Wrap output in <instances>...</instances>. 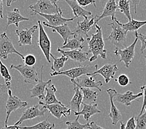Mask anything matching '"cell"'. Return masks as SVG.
<instances>
[{
    "label": "cell",
    "instance_id": "1",
    "mask_svg": "<svg viewBox=\"0 0 146 129\" xmlns=\"http://www.w3.org/2000/svg\"><path fill=\"white\" fill-rule=\"evenodd\" d=\"M96 33L92 34L91 38L88 37L86 40L88 44V52L91 53L92 56L89 58L90 62L95 61L98 57L104 59L106 58L107 50L105 48V42H104L102 27L98 24H95Z\"/></svg>",
    "mask_w": 146,
    "mask_h": 129
},
{
    "label": "cell",
    "instance_id": "2",
    "mask_svg": "<svg viewBox=\"0 0 146 129\" xmlns=\"http://www.w3.org/2000/svg\"><path fill=\"white\" fill-rule=\"evenodd\" d=\"M108 25L112 29V32L107 37L106 40H110L112 44L116 47L115 48L119 49H121V48H124L126 47L128 32L125 30L116 22L109 24Z\"/></svg>",
    "mask_w": 146,
    "mask_h": 129
},
{
    "label": "cell",
    "instance_id": "3",
    "mask_svg": "<svg viewBox=\"0 0 146 129\" xmlns=\"http://www.w3.org/2000/svg\"><path fill=\"white\" fill-rule=\"evenodd\" d=\"M29 9L33 11L31 16L36 15L37 13L44 15H54L61 9L58 6L54 5L49 0H38L34 5L30 6Z\"/></svg>",
    "mask_w": 146,
    "mask_h": 129
},
{
    "label": "cell",
    "instance_id": "4",
    "mask_svg": "<svg viewBox=\"0 0 146 129\" xmlns=\"http://www.w3.org/2000/svg\"><path fill=\"white\" fill-rule=\"evenodd\" d=\"M137 31L135 32V39L134 41L129 46L124 48V49H119V48H115L114 51V54L116 56H119L120 57L119 62H123L124 63L125 67L126 68L129 67L131 63L133 61L135 56V47L138 41L137 37Z\"/></svg>",
    "mask_w": 146,
    "mask_h": 129
},
{
    "label": "cell",
    "instance_id": "5",
    "mask_svg": "<svg viewBox=\"0 0 146 129\" xmlns=\"http://www.w3.org/2000/svg\"><path fill=\"white\" fill-rule=\"evenodd\" d=\"M10 68L18 71L23 77L24 82L27 84H34L39 81L38 73L34 67H29L25 64H20L18 65H11Z\"/></svg>",
    "mask_w": 146,
    "mask_h": 129
},
{
    "label": "cell",
    "instance_id": "6",
    "mask_svg": "<svg viewBox=\"0 0 146 129\" xmlns=\"http://www.w3.org/2000/svg\"><path fill=\"white\" fill-rule=\"evenodd\" d=\"M12 54L19 55L24 60V55L16 49L12 41L9 39L6 33L3 32L0 35V58H2L6 60L8 55Z\"/></svg>",
    "mask_w": 146,
    "mask_h": 129
},
{
    "label": "cell",
    "instance_id": "7",
    "mask_svg": "<svg viewBox=\"0 0 146 129\" xmlns=\"http://www.w3.org/2000/svg\"><path fill=\"white\" fill-rule=\"evenodd\" d=\"M8 98L5 106L6 109V117L5 118V126H8V122L9 117L14 111H16L19 109H22L27 107V103L25 101H23L19 97L12 95V91L11 89L8 90Z\"/></svg>",
    "mask_w": 146,
    "mask_h": 129
},
{
    "label": "cell",
    "instance_id": "8",
    "mask_svg": "<svg viewBox=\"0 0 146 129\" xmlns=\"http://www.w3.org/2000/svg\"><path fill=\"white\" fill-rule=\"evenodd\" d=\"M37 23L38 25H39V39H38V45H39L40 50L42 51L47 61L50 64V40L44 29L43 25H42L41 22L40 21H38Z\"/></svg>",
    "mask_w": 146,
    "mask_h": 129
},
{
    "label": "cell",
    "instance_id": "9",
    "mask_svg": "<svg viewBox=\"0 0 146 129\" xmlns=\"http://www.w3.org/2000/svg\"><path fill=\"white\" fill-rule=\"evenodd\" d=\"M92 67L90 66H78L77 67H75L71 68L68 70H61L58 72H52L50 73L51 76H67L70 78L71 79H77L80 77L81 76L84 75H87L90 73L92 71Z\"/></svg>",
    "mask_w": 146,
    "mask_h": 129
},
{
    "label": "cell",
    "instance_id": "10",
    "mask_svg": "<svg viewBox=\"0 0 146 129\" xmlns=\"http://www.w3.org/2000/svg\"><path fill=\"white\" fill-rule=\"evenodd\" d=\"M96 70L92 73H88L86 75L88 76H95L96 75H100L102 76L105 79V81L108 83L111 79L114 78V75L116 71H118V68L116 64H106L102 68L98 69V65H95Z\"/></svg>",
    "mask_w": 146,
    "mask_h": 129
},
{
    "label": "cell",
    "instance_id": "11",
    "mask_svg": "<svg viewBox=\"0 0 146 129\" xmlns=\"http://www.w3.org/2000/svg\"><path fill=\"white\" fill-rule=\"evenodd\" d=\"M39 104L37 105H34L31 107L27 108L23 112L21 116L19 118L18 121L16 122L15 124L16 125H21L24 121L33 119L38 117L44 116L45 112L47 110V109L44 107H42L41 109H39Z\"/></svg>",
    "mask_w": 146,
    "mask_h": 129
},
{
    "label": "cell",
    "instance_id": "12",
    "mask_svg": "<svg viewBox=\"0 0 146 129\" xmlns=\"http://www.w3.org/2000/svg\"><path fill=\"white\" fill-rule=\"evenodd\" d=\"M98 15L93 16L92 17H84V20L82 21H77V25L75 27L73 32L75 35H79V36H85L88 37V32L91 30L93 25H95V19L97 18Z\"/></svg>",
    "mask_w": 146,
    "mask_h": 129
},
{
    "label": "cell",
    "instance_id": "13",
    "mask_svg": "<svg viewBox=\"0 0 146 129\" xmlns=\"http://www.w3.org/2000/svg\"><path fill=\"white\" fill-rule=\"evenodd\" d=\"M43 68L44 65L42 66L40 68V78L39 79V81L30 90V96L31 98L37 97L40 101L42 99H44L45 90H46V87L52 83V79H48L47 81H43Z\"/></svg>",
    "mask_w": 146,
    "mask_h": 129
},
{
    "label": "cell",
    "instance_id": "14",
    "mask_svg": "<svg viewBox=\"0 0 146 129\" xmlns=\"http://www.w3.org/2000/svg\"><path fill=\"white\" fill-rule=\"evenodd\" d=\"M38 28H39V26L34 25L29 29H16V34L18 37L19 46L31 45L32 44L33 36Z\"/></svg>",
    "mask_w": 146,
    "mask_h": 129
},
{
    "label": "cell",
    "instance_id": "15",
    "mask_svg": "<svg viewBox=\"0 0 146 129\" xmlns=\"http://www.w3.org/2000/svg\"><path fill=\"white\" fill-rule=\"evenodd\" d=\"M57 52L62 54V55L67 57L68 59L78 62V64H82L89 60V52L82 51V49H76L73 50H64L60 47L57 48Z\"/></svg>",
    "mask_w": 146,
    "mask_h": 129
},
{
    "label": "cell",
    "instance_id": "16",
    "mask_svg": "<svg viewBox=\"0 0 146 129\" xmlns=\"http://www.w3.org/2000/svg\"><path fill=\"white\" fill-rule=\"evenodd\" d=\"M107 93L108 94L110 97V101L111 104L110 111L109 113V117L111 118L112 120V124L113 125H116L119 121L122 119V116H121V112L117 109L116 106L114 105V99L117 93L116 89L113 88H109L106 91Z\"/></svg>",
    "mask_w": 146,
    "mask_h": 129
},
{
    "label": "cell",
    "instance_id": "17",
    "mask_svg": "<svg viewBox=\"0 0 146 129\" xmlns=\"http://www.w3.org/2000/svg\"><path fill=\"white\" fill-rule=\"evenodd\" d=\"M75 82L78 86L82 88H96L102 91L101 86H103V83L101 81H96V79L94 76H88L84 75L75 79Z\"/></svg>",
    "mask_w": 146,
    "mask_h": 129
},
{
    "label": "cell",
    "instance_id": "18",
    "mask_svg": "<svg viewBox=\"0 0 146 129\" xmlns=\"http://www.w3.org/2000/svg\"><path fill=\"white\" fill-rule=\"evenodd\" d=\"M46 108L49 112L57 119H60L62 117H67L70 115L71 109L65 106L62 103H56L50 105H46L42 106Z\"/></svg>",
    "mask_w": 146,
    "mask_h": 129
},
{
    "label": "cell",
    "instance_id": "19",
    "mask_svg": "<svg viewBox=\"0 0 146 129\" xmlns=\"http://www.w3.org/2000/svg\"><path fill=\"white\" fill-rule=\"evenodd\" d=\"M36 15H39L40 16L43 17L44 18L47 20L48 24L51 26L56 27L58 26L63 25L68 22L73 21L76 17H74L71 19H66L62 16V11L60 9L58 13L54 14V15H44V14L37 13Z\"/></svg>",
    "mask_w": 146,
    "mask_h": 129
},
{
    "label": "cell",
    "instance_id": "20",
    "mask_svg": "<svg viewBox=\"0 0 146 129\" xmlns=\"http://www.w3.org/2000/svg\"><path fill=\"white\" fill-rule=\"evenodd\" d=\"M117 9L118 7L116 5V0H108L102 14L100 16H98L97 18L95 19V25L98 24L100 21L105 18V17H111V19L114 18L115 17V14Z\"/></svg>",
    "mask_w": 146,
    "mask_h": 129
},
{
    "label": "cell",
    "instance_id": "21",
    "mask_svg": "<svg viewBox=\"0 0 146 129\" xmlns=\"http://www.w3.org/2000/svg\"><path fill=\"white\" fill-rule=\"evenodd\" d=\"M42 24L44 26H46L47 27H49V28L52 29V32H57L60 36L62 37V39L64 40V44L63 45H65L66 43L67 42L68 40L69 39L70 36H74V33L73 32V31L71 30L70 28L69 27L68 24L66 23L63 24V25L58 26L56 27L51 26L49 24H48L46 22H43Z\"/></svg>",
    "mask_w": 146,
    "mask_h": 129
},
{
    "label": "cell",
    "instance_id": "22",
    "mask_svg": "<svg viewBox=\"0 0 146 129\" xmlns=\"http://www.w3.org/2000/svg\"><path fill=\"white\" fill-rule=\"evenodd\" d=\"M142 96H143V93L142 92L138 93L137 95H134V93L131 91H128L123 94L117 93L116 96L114 97V101L123 104L126 106H129L133 101L137 100Z\"/></svg>",
    "mask_w": 146,
    "mask_h": 129
},
{
    "label": "cell",
    "instance_id": "23",
    "mask_svg": "<svg viewBox=\"0 0 146 129\" xmlns=\"http://www.w3.org/2000/svg\"><path fill=\"white\" fill-rule=\"evenodd\" d=\"M82 104V109L80 112H75L74 113L76 116L82 115L85 120L86 121H88L90 117L95 114L101 113V111L98 109V104L96 103L90 104L83 103Z\"/></svg>",
    "mask_w": 146,
    "mask_h": 129
},
{
    "label": "cell",
    "instance_id": "24",
    "mask_svg": "<svg viewBox=\"0 0 146 129\" xmlns=\"http://www.w3.org/2000/svg\"><path fill=\"white\" fill-rule=\"evenodd\" d=\"M46 95L45 96L44 101H40L39 102V105L44 106L46 105H50V104L62 103L60 101H58L55 96V93L57 91V88H55L54 85L50 83L46 88Z\"/></svg>",
    "mask_w": 146,
    "mask_h": 129
},
{
    "label": "cell",
    "instance_id": "25",
    "mask_svg": "<svg viewBox=\"0 0 146 129\" xmlns=\"http://www.w3.org/2000/svg\"><path fill=\"white\" fill-rule=\"evenodd\" d=\"M7 18V25L6 29H8V27L9 26L12 25V24H15V25L18 27L19 24L21 22L23 21H29L30 19L27 17H23L21 15L19 9L17 8H15L12 11H9L7 13L6 15Z\"/></svg>",
    "mask_w": 146,
    "mask_h": 129
},
{
    "label": "cell",
    "instance_id": "26",
    "mask_svg": "<svg viewBox=\"0 0 146 129\" xmlns=\"http://www.w3.org/2000/svg\"><path fill=\"white\" fill-rule=\"evenodd\" d=\"M71 82L73 84L77 86L81 90L83 94V103L85 104H95L97 100V97H98V93L96 91H94L92 89L90 88H82L78 86L76 83L75 82V80L71 79Z\"/></svg>",
    "mask_w": 146,
    "mask_h": 129
},
{
    "label": "cell",
    "instance_id": "27",
    "mask_svg": "<svg viewBox=\"0 0 146 129\" xmlns=\"http://www.w3.org/2000/svg\"><path fill=\"white\" fill-rule=\"evenodd\" d=\"M111 20H113L114 22L117 23L121 27H123L125 30L127 31V32H129V31H134V32H135V31H137V30L139 29L141 27L145 26L146 24V21H139L135 20L134 19H132L130 21H129L126 24L121 23L116 17L111 19Z\"/></svg>",
    "mask_w": 146,
    "mask_h": 129
},
{
    "label": "cell",
    "instance_id": "28",
    "mask_svg": "<svg viewBox=\"0 0 146 129\" xmlns=\"http://www.w3.org/2000/svg\"><path fill=\"white\" fill-rule=\"evenodd\" d=\"M65 1L71 8L75 17L81 16L84 17H92L93 16L91 12L83 9L76 3L75 0H65Z\"/></svg>",
    "mask_w": 146,
    "mask_h": 129
},
{
    "label": "cell",
    "instance_id": "29",
    "mask_svg": "<svg viewBox=\"0 0 146 129\" xmlns=\"http://www.w3.org/2000/svg\"><path fill=\"white\" fill-rule=\"evenodd\" d=\"M73 39H69L65 45L60 47L61 49H70V50L82 49L84 47V39L83 36L79 35H75Z\"/></svg>",
    "mask_w": 146,
    "mask_h": 129
},
{
    "label": "cell",
    "instance_id": "30",
    "mask_svg": "<svg viewBox=\"0 0 146 129\" xmlns=\"http://www.w3.org/2000/svg\"><path fill=\"white\" fill-rule=\"evenodd\" d=\"M75 94L70 102V109L73 112H80V106L83 103V94L77 86L74 85Z\"/></svg>",
    "mask_w": 146,
    "mask_h": 129
},
{
    "label": "cell",
    "instance_id": "31",
    "mask_svg": "<svg viewBox=\"0 0 146 129\" xmlns=\"http://www.w3.org/2000/svg\"><path fill=\"white\" fill-rule=\"evenodd\" d=\"M50 57L54 60L53 65L51 67V69H52L53 72H58L61 71V69L64 67L65 62L68 60V58L64 55H62L60 57H55L51 54Z\"/></svg>",
    "mask_w": 146,
    "mask_h": 129
},
{
    "label": "cell",
    "instance_id": "32",
    "mask_svg": "<svg viewBox=\"0 0 146 129\" xmlns=\"http://www.w3.org/2000/svg\"><path fill=\"white\" fill-rule=\"evenodd\" d=\"M118 9L126 16L129 21L132 19L131 14L130 11V3L128 0H119L118 1Z\"/></svg>",
    "mask_w": 146,
    "mask_h": 129
},
{
    "label": "cell",
    "instance_id": "33",
    "mask_svg": "<svg viewBox=\"0 0 146 129\" xmlns=\"http://www.w3.org/2000/svg\"><path fill=\"white\" fill-rule=\"evenodd\" d=\"M55 125L54 123H50L48 120V117L46 120L40 122L36 125L29 127H21L19 129H54Z\"/></svg>",
    "mask_w": 146,
    "mask_h": 129
},
{
    "label": "cell",
    "instance_id": "34",
    "mask_svg": "<svg viewBox=\"0 0 146 129\" xmlns=\"http://www.w3.org/2000/svg\"><path fill=\"white\" fill-rule=\"evenodd\" d=\"M80 116H78L74 121H67L65 122L67 125V128L65 129H85L87 128L89 125V123L86 124H82L78 122Z\"/></svg>",
    "mask_w": 146,
    "mask_h": 129
},
{
    "label": "cell",
    "instance_id": "35",
    "mask_svg": "<svg viewBox=\"0 0 146 129\" xmlns=\"http://www.w3.org/2000/svg\"><path fill=\"white\" fill-rule=\"evenodd\" d=\"M144 110V113L142 115H139L137 117L135 118L136 122L135 129H146V107Z\"/></svg>",
    "mask_w": 146,
    "mask_h": 129
},
{
    "label": "cell",
    "instance_id": "36",
    "mask_svg": "<svg viewBox=\"0 0 146 129\" xmlns=\"http://www.w3.org/2000/svg\"><path fill=\"white\" fill-rule=\"evenodd\" d=\"M136 124H135V119L134 117H132L127 122L125 125L123 122H121V129H135Z\"/></svg>",
    "mask_w": 146,
    "mask_h": 129
},
{
    "label": "cell",
    "instance_id": "37",
    "mask_svg": "<svg viewBox=\"0 0 146 129\" xmlns=\"http://www.w3.org/2000/svg\"><path fill=\"white\" fill-rule=\"evenodd\" d=\"M115 81L117 82L118 84H119L121 86H126L129 84L131 83L130 82V80L129 79L128 76L125 74H122L118 76L117 78L114 79Z\"/></svg>",
    "mask_w": 146,
    "mask_h": 129
},
{
    "label": "cell",
    "instance_id": "38",
    "mask_svg": "<svg viewBox=\"0 0 146 129\" xmlns=\"http://www.w3.org/2000/svg\"><path fill=\"white\" fill-rule=\"evenodd\" d=\"M23 61L25 65L29 66V67H34V65L36 63V58L35 56H34L32 54H27L24 57Z\"/></svg>",
    "mask_w": 146,
    "mask_h": 129
},
{
    "label": "cell",
    "instance_id": "39",
    "mask_svg": "<svg viewBox=\"0 0 146 129\" xmlns=\"http://www.w3.org/2000/svg\"><path fill=\"white\" fill-rule=\"evenodd\" d=\"M138 39L141 42V47L140 51L142 54L144 50H146V35L142 34L141 33H137Z\"/></svg>",
    "mask_w": 146,
    "mask_h": 129
},
{
    "label": "cell",
    "instance_id": "40",
    "mask_svg": "<svg viewBox=\"0 0 146 129\" xmlns=\"http://www.w3.org/2000/svg\"><path fill=\"white\" fill-rule=\"evenodd\" d=\"M75 1L81 7H85L90 5H93L95 8H96L95 0H75Z\"/></svg>",
    "mask_w": 146,
    "mask_h": 129
},
{
    "label": "cell",
    "instance_id": "41",
    "mask_svg": "<svg viewBox=\"0 0 146 129\" xmlns=\"http://www.w3.org/2000/svg\"><path fill=\"white\" fill-rule=\"evenodd\" d=\"M141 89L142 91V92L143 93L144 99H143V102H142V108H141V112L139 115H142L143 114L144 111L145 110V108L146 107V85H144L143 86H142L141 87Z\"/></svg>",
    "mask_w": 146,
    "mask_h": 129
},
{
    "label": "cell",
    "instance_id": "42",
    "mask_svg": "<svg viewBox=\"0 0 146 129\" xmlns=\"http://www.w3.org/2000/svg\"><path fill=\"white\" fill-rule=\"evenodd\" d=\"M129 2L130 5L132 7L134 8V13L136 14L137 13V7L139 4L141 0H128Z\"/></svg>",
    "mask_w": 146,
    "mask_h": 129
},
{
    "label": "cell",
    "instance_id": "43",
    "mask_svg": "<svg viewBox=\"0 0 146 129\" xmlns=\"http://www.w3.org/2000/svg\"><path fill=\"white\" fill-rule=\"evenodd\" d=\"M87 128L88 129H105L102 127L99 126V125H97V124L94 121H92L91 122L89 123V125L87 127Z\"/></svg>",
    "mask_w": 146,
    "mask_h": 129
},
{
    "label": "cell",
    "instance_id": "44",
    "mask_svg": "<svg viewBox=\"0 0 146 129\" xmlns=\"http://www.w3.org/2000/svg\"><path fill=\"white\" fill-rule=\"evenodd\" d=\"M8 91V89H7L5 85L0 84V97L2 96L3 95Z\"/></svg>",
    "mask_w": 146,
    "mask_h": 129
},
{
    "label": "cell",
    "instance_id": "45",
    "mask_svg": "<svg viewBox=\"0 0 146 129\" xmlns=\"http://www.w3.org/2000/svg\"><path fill=\"white\" fill-rule=\"evenodd\" d=\"M0 17L3 19V0H0Z\"/></svg>",
    "mask_w": 146,
    "mask_h": 129
},
{
    "label": "cell",
    "instance_id": "46",
    "mask_svg": "<svg viewBox=\"0 0 146 129\" xmlns=\"http://www.w3.org/2000/svg\"><path fill=\"white\" fill-rule=\"evenodd\" d=\"M20 125H16L15 124L14 125H10V126H5V127H3L2 129H18L19 128Z\"/></svg>",
    "mask_w": 146,
    "mask_h": 129
},
{
    "label": "cell",
    "instance_id": "47",
    "mask_svg": "<svg viewBox=\"0 0 146 129\" xmlns=\"http://www.w3.org/2000/svg\"><path fill=\"white\" fill-rule=\"evenodd\" d=\"M17 0H6V6L8 7L11 6V5L13 3L16 2Z\"/></svg>",
    "mask_w": 146,
    "mask_h": 129
},
{
    "label": "cell",
    "instance_id": "48",
    "mask_svg": "<svg viewBox=\"0 0 146 129\" xmlns=\"http://www.w3.org/2000/svg\"><path fill=\"white\" fill-rule=\"evenodd\" d=\"M49 1H50L51 3H52L54 5L57 6V2H58V1H59V0H49Z\"/></svg>",
    "mask_w": 146,
    "mask_h": 129
},
{
    "label": "cell",
    "instance_id": "49",
    "mask_svg": "<svg viewBox=\"0 0 146 129\" xmlns=\"http://www.w3.org/2000/svg\"><path fill=\"white\" fill-rule=\"evenodd\" d=\"M144 58H145V64H146V55L144 57Z\"/></svg>",
    "mask_w": 146,
    "mask_h": 129
},
{
    "label": "cell",
    "instance_id": "50",
    "mask_svg": "<svg viewBox=\"0 0 146 129\" xmlns=\"http://www.w3.org/2000/svg\"><path fill=\"white\" fill-rule=\"evenodd\" d=\"M18 129H19V128H18Z\"/></svg>",
    "mask_w": 146,
    "mask_h": 129
}]
</instances>
